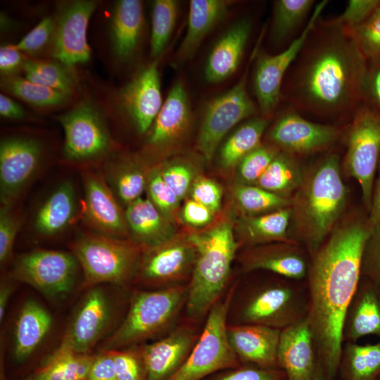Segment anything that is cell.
<instances>
[{
  "mask_svg": "<svg viewBox=\"0 0 380 380\" xmlns=\"http://www.w3.org/2000/svg\"><path fill=\"white\" fill-rule=\"evenodd\" d=\"M312 380H338L329 377L319 367L317 372Z\"/></svg>",
  "mask_w": 380,
  "mask_h": 380,
  "instance_id": "62",
  "label": "cell"
},
{
  "mask_svg": "<svg viewBox=\"0 0 380 380\" xmlns=\"http://www.w3.org/2000/svg\"><path fill=\"white\" fill-rule=\"evenodd\" d=\"M348 190L338 155L331 153L306 175L292 201L298 236L312 255L336 227L346 207Z\"/></svg>",
  "mask_w": 380,
  "mask_h": 380,
  "instance_id": "3",
  "label": "cell"
},
{
  "mask_svg": "<svg viewBox=\"0 0 380 380\" xmlns=\"http://www.w3.org/2000/svg\"><path fill=\"white\" fill-rule=\"evenodd\" d=\"M344 165L359 183L363 201L369 210L376 169L380 156V110L361 104L350 119L346 137Z\"/></svg>",
  "mask_w": 380,
  "mask_h": 380,
  "instance_id": "10",
  "label": "cell"
},
{
  "mask_svg": "<svg viewBox=\"0 0 380 380\" xmlns=\"http://www.w3.org/2000/svg\"><path fill=\"white\" fill-rule=\"evenodd\" d=\"M20 215L13 205H1L0 208V264L4 266L11 259L16 236L20 228Z\"/></svg>",
  "mask_w": 380,
  "mask_h": 380,
  "instance_id": "48",
  "label": "cell"
},
{
  "mask_svg": "<svg viewBox=\"0 0 380 380\" xmlns=\"http://www.w3.org/2000/svg\"><path fill=\"white\" fill-rule=\"evenodd\" d=\"M234 200L245 216H255L288 208L290 200L256 185L239 184L234 189Z\"/></svg>",
  "mask_w": 380,
  "mask_h": 380,
  "instance_id": "43",
  "label": "cell"
},
{
  "mask_svg": "<svg viewBox=\"0 0 380 380\" xmlns=\"http://www.w3.org/2000/svg\"><path fill=\"white\" fill-rule=\"evenodd\" d=\"M87 380H117L111 350H99L94 354Z\"/></svg>",
  "mask_w": 380,
  "mask_h": 380,
  "instance_id": "55",
  "label": "cell"
},
{
  "mask_svg": "<svg viewBox=\"0 0 380 380\" xmlns=\"http://www.w3.org/2000/svg\"><path fill=\"white\" fill-rule=\"evenodd\" d=\"M367 61L363 97H369L380 108V61Z\"/></svg>",
  "mask_w": 380,
  "mask_h": 380,
  "instance_id": "58",
  "label": "cell"
},
{
  "mask_svg": "<svg viewBox=\"0 0 380 380\" xmlns=\"http://www.w3.org/2000/svg\"><path fill=\"white\" fill-rule=\"evenodd\" d=\"M277 361L287 380H312L315 377L319 365L306 317L281 330Z\"/></svg>",
  "mask_w": 380,
  "mask_h": 380,
  "instance_id": "22",
  "label": "cell"
},
{
  "mask_svg": "<svg viewBox=\"0 0 380 380\" xmlns=\"http://www.w3.org/2000/svg\"><path fill=\"white\" fill-rule=\"evenodd\" d=\"M65 66L49 61L27 59L23 70L27 80L70 97L75 91L76 85L74 77Z\"/></svg>",
  "mask_w": 380,
  "mask_h": 380,
  "instance_id": "41",
  "label": "cell"
},
{
  "mask_svg": "<svg viewBox=\"0 0 380 380\" xmlns=\"http://www.w3.org/2000/svg\"><path fill=\"white\" fill-rule=\"evenodd\" d=\"M191 120V109L184 84L177 80L167 96L151 127L148 145L162 150L178 141L187 129Z\"/></svg>",
  "mask_w": 380,
  "mask_h": 380,
  "instance_id": "27",
  "label": "cell"
},
{
  "mask_svg": "<svg viewBox=\"0 0 380 380\" xmlns=\"http://www.w3.org/2000/svg\"><path fill=\"white\" fill-rule=\"evenodd\" d=\"M305 280L277 274L239 287L235 284L227 313L229 324H258L282 330L307 316Z\"/></svg>",
  "mask_w": 380,
  "mask_h": 380,
  "instance_id": "5",
  "label": "cell"
},
{
  "mask_svg": "<svg viewBox=\"0 0 380 380\" xmlns=\"http://www.w3.org/2000/svg\"><path fill=\"white\" fill-rule=\"evenodd\" d=\"M255 49L246 69L238 82L207 104L197 138V146L210 161L227 134L241 121L256 113V106L247 91L249 66L256 55Z\"/></svg>",
  "mask_w": 380,
  "mask_h": 380,
  "instance_id": "11",
  "label": "cell"
},
{
  "mask_svg": "<svg viewBox=\"0 0 380 380\" xmlns=\"http://www.w3.org/2000/svg\"><path fill=\"white\" fill-rule=\"evenodd\" d=\"M159 170L163 180L180 200L191 190L194 183V171L188 164L183 162L170 163Z\"/></svg>",
  "mask_w": 380,
  "mask_h": 380,
  "instance_id": "50",
  "label": "cell"
},
{
  "mask_svg": "<svg viewBox=\"0 0 380 380\" xmlns=\"http://www.w3.org/2000/svg\"><path fill=\"white\" fill-rule=\"evenodd\" d=\"M159 61L141 68L120 93L121 105L140 134L151 127L163 104Z\"/></svg>",
  "mask_w": 380,
  "mask_h": 380,
  "instance_id": "21",
  "label": "cell"
},
{
  "mask_svg": "<svg viewBox=\"0 0 380 380\" xmlns=\"http://www.w3.org/2000/svg\"><path fill=\"white\" fill-rule=\"evenodd\" d=\"M23 380H34L32 375L30 376H28L27 377L26 379H23Z\"/></svg>",
  "mask_w": 380,
  "mask_h": 380,
  "instance_id": "63",
  "label": "cell"
},
{
  "mask_svg": "<svg viewBox=\"0 0 380 380\" xmlns=\"http://www.w3.org/2000/svg\"><path fill=\"white\" fill-rule=\"evenodd\" d=\"M25 60L16 44H5L0 47V70L4 76L14 75L23 66Z\"/></svg>",
  "mask_w": 380,
  "mask_h": 380,
  "instance_id": "57",
  "label": "cell"
},
{
  "mask_svg": "<svg viewBox=\"0 0 380 380\" xmlns=\"http://www.w3.org/2000/svg\"><path fill=\"white\" fill-rule=\"evenodd\" d=\"M80 264L72 253L36 249L18 255L10 277L50 299L65 297L73 289Z\"/></svg>",
  "mask_w": 380,
  "mask_h": 380,
  "instance_id": "9",
  "label": "cell"
},
{
  "mask_svg": "<svg viewBox=\"0 0 380 380\" xmlns=\"http://www.w3.org/2000/svg\"><path fill=\"white\" fill-rule=\"evenodd\" d=\"M1 87L4 91L40 108L59 106L70 98L60 91L15 75L3 76Z\"/></svg>",
  "mask_w": 380,
  "mask_h": 380,
  "instance_id": "39",
  "label": "cell"
},
{
  "mask_svg": "<svg viewBox=\"0 0 380 380\" xmlns=\"http://www.w3.org/2000/svg\"><path fill=\"white\" fill-rule=\"evenodd\" d=\"M96 6L93 1H70L56 19L52 55L64 65L71 67L89 59L91 50L87 33Z\"/></svg>",
  "mask_w": 380,
  "mask_h": 380,
  "instance_id": "19",
  "label": "cell"
},
{
  "mask_svg": "<svg viewBox=\"0 0 380 380\" xmlns=\"http://www.w3.org/2000/svg\"><path fill=\"white\" fill-rule=\"evenodd\" d=\"M235 284L230 286L213 306L189 357L168 380H203L216 372L242 365L231 348L227 334V313Z\"/></svg>",
  "mask_w": 380,
  "mask_h": 380,
  "instance_id": "8",
  "label": "cell"
},
{
  "mask_svg": "<svg viewBox=\"0 0 380 380\" xmlns=\"http://www.w3.org/2000/svg\"><path fill=\"white\" fill-rule=\"evenodd\" d=\"M367 61L350 30L319 20L288 72L291 108L318 117H353L362 104Z\"/></svg>",
  "mask_w": 380,
  "mask_h": 380,
  "instance_id": "2",
  "label": "cell"
},
{
  "mask_svg": "<svg viewBox=\"0 0 380 380\" xmlns=\"http://www.w3.org/2000/svg\"><path fill=\"white\" fill-rule=\"evenodd\" d=\"M241 262L245 272L262 270L300 281L305 279L310 265L294 241L250 247L241 257Z\"/></svg>",
  "mask_w": 380,
  "mask_h": 380,
  "instance_id": "23",
  "label": "cell"
},
{
  "mask_svg": "<svg viewBox=\"0 0 380 380\" xmlns=\"http://www.w3.org/2000/svg\"><path fill=\"white\" fill-rule=\"evenodd\" d=\"M280 333V329L258 324H228L227 329L229 345L240 362L267 369L279 368Z\"/></svg>",
  "mask_w": 380,
  "mask_h": 380,
  "instance_id": "24",
  "label": "cell"
},
{
  "mask_svg": "<svg viewBox=\"0 0 380 380\" xmlns=\"http://www.w3.org/2000/svg\"><path fill=\"white\" fill-rule=\"evenodd\" d=\"M111 350L117 380H146L140 345Z\"/></svg>",
  "mask_w": 380,
  "mask_h": 380,
  "instance_id": "47",
  "label": "cell"
},
{
  "mask_svg": "<svg viewBox=\"0 0 380 380\" xmlns=\"http://www.w3.org/2000/svg\"><path fill=\"white\" fill-rule=\"evenodd\" d=\"M179 2L175 0H156L152 10L150 53L153 60L160 58L175 27Z\"/></svg>",
  "mask_w": 380,
  "mask_h": 380,
  "instance_id": "42",
  "label": "cell"
},
{
  "mask_svg": "<svg viewBox=\"0 0 380 380\" xmlns=\"http://www.w3.org/2000/svg\"><path fill=\"white\" fill-rule=\"evenodd\" d=\"M229 1L191 0L186 34L177 53V61L184 63L195 55L208 33L227 15Z\"/></svg>",
  "mask_w": 380,
  "mask_h": 380,
  "instance_id": "30",
  "label": "cell"
},
{
  "mask_svg": "<svg viewBox=\"0 0 380 380\" xmlns=\"http://www.w3.org/2000/svg\"><path fill=\"white\" fill-rule=\"evenodd\" d=\"M372 225L369 218L346 220L336 225L310 255L305 279L308 297L306 319L319 367L332 379L337 378L343 318L362 277L363 252Z\"/></svg>",
  "mask_w": 380,
  "mask_h": 380,
  "instance_id": "1",
  "label": "cell"
},
{
  "mask_svg": "<svg viewBox=\"0 0 380 380\" xmlns=\"http://www.w3.org/2000/svg\"><path fill=\"white\" fill-rule=\"evenodd\" d=\"M53 319L49 310L34 299L26 300L15 319L12 335V355L15 362L28 359L49 334Z\"/></svg>",
  "mask_w": 380,
  "mask_h": 380,
  "instance_id": "28",
  "label": "cell"
},
{
  "mask_svg": "<svg viewBox=\"0 0 380 380\" xmlns=\"http://www.w3.org/2000/svg\"><path fill=\"white\" fill-rule=\"evenodd\" d=\"M350 32L366 60L380 61V6L365 22Z\"/></svg>",
  "mask_w": 380,
  "mask_h": 380,
  "instance_id": "46",
  "label": "cell"
},
{
  "mask_svg": "<svg viewBox=\"0 0 380 380\" xmlns=\"http://www.w3.org/2000/svg\"><path fill=\"white\" fill-rule=\"evenodd\" d=\"M378 380H380V377L379 378V379H378Z\"/></svg>",
  "mask_w": 380,
  "mask_h": 380,
  "instance_id": "64",
  "label": "cell"
},
{
  "mask_svg": "<svg viewBox=\"0 0 380 380\" xmlns=\"http://www.w3.org/2000/svg\"><path fill=\"white\" fill-rule=\"evenodd\" d=\"M56 19L44 18L33 29L25 35L18 44L17 48L22 52L34 54L40 51L49 41H52Z\"/></svg>",
  "mask_w": 380,
  "mask_h": 380,
  "instance_id": "51",
  "label": "cell"
},
{
  "mask_svg": "<svg viewBox=\"0 0 380 380\" xmlns=\"http://www.w3.org/2000/svg\"><path fill=\"white\" fill-rule=\"evenodd\" d=\"M379 6V0H350L343 12L334 20L351 30L365 22Z\"/></svg>",
  "mask_w": 380,
  "mask_h": 380,
  "instance_id": "53",
  "label": "cell"
},
{
  "mask_svg": "<svg viewBox=\"0 0 380 380\" xmlns=\"http://www.w3.org/2000/svg\"><path fill=\"white\" fill-rule=\"evenodd\" d=\"M143 5L139 0H120L110 20V39L115 56L127 61L134 54L144 27Z\"/></svg>",
  "mask_w": 380,
  "mask_h": 380,
  "instance_id": "32",
  "label": "cell"
},
{
  "mask_svg": "<svg viewBox=\"0 0 380 380\" xmlns=\"http://www.w3.org/2000/svg\"><path fill=\"white\" fill-rule=\"evenodd\" d=\"M291 210L282 208L255 216H245L239 222L241 242L250 247L277 242H291L288 227Z\"/></svg>",
  "mask_w": 380,
  "mask_h": 380,
  "instance_id": "33",
  "label": "cell"
},
{
  "mask_svg": "<svg viewBox=\"0 0 380 380\" xmlns=\"http://www.w3.org/2000/svg\"><path fill=\"white\" fill-rule=\"evenodd\" d=\"M191 198L208 207L213 212L219 210L222 198V189L215 181L198 177L191 188Z\"/></svg>",
  "mask_w": 380,
  "mask_h": 380,
  "instance_id": "54",
  "label": "cell"
},
{
  "mask_svg": "<svg viewBox=\"0 0 380 380\" xmlns=\"http://www.w3.org/2000/svg\"><path fill=\"white\" fill-rule=\"evenodd\" d=\"M117 303L103 285L87 289L64 331L60 346L79 353H92L104 340L115 319Z\"/></svg>",
  "mask_w": 380,
  "mask_h": 380,
  "instance_id": "13",
  "label": "cell"
},
{
  "mask_svg": "<svg viewBox=\"0 0 380 380\" xmlns=\"http://www.w3.org/2000/svg\"><path fill=\"white\" fill-rule=\"evenodd\" d=\"M196 257V249L187 237H175L146 248L138 264L132 284L146 290L188 284Z\"/></svg>",
  "mask_w": 380,
  "mask_h": 380,
  "instance_id": "12",
  "label": "cell"
},
{
  "mask_svg": "<svg viewBox=\"0 0 380 380\" xmlns=\"http://www.w3.org/2000/svg\"><path fill=\"white\" fill-rule=\"evenodd\" d=\"M77 213L73 183H60L40 205L34 218L35 231L44 236H55L68 228Z\"/></svg>",
  "mask_w": 380,
  "mask_h": 380,
  "instance_id": "31",
  "label": "cell"
},
{
  "mask_svg": "<svg viewBox=\"0 0 380 380\" xmlns=\"http://www.w3.org/2000/svg\"><path fill=\"white\" fill-rule=\"evenodd\" d=\"M42 158L41 144L27 137H8L0 144V199L13 205L38 172Z\"/></svg>",
  "mask_w": 380,
  "mask_h": 380,
  "instance_id": "16",
  "label": "cell"
},
{
  "mask_svg": "<svg viewBox=\"0 0 380 380\" xmlns=\"http://www.w3.org/2000/svg\"><path fill=\"white\" fill-rule=\"evenodd\" d=\"M125 217L131 239L145 248L170 241L175 236L172 222L148 198L140 197L127 206Z\"/></svg>",
  "mask_w": 380,
  "mask_h": 380,
  "instance_id": "29",
  "label": "cell"
},
{
  "mask_svg": "<svg viewBox=\"0 0 380 380\" xmlns=\"http://www.w3.org/2000/svg\"><path fill=\"white\" fill-rule=\"evenodd\" d=\"M328 2L322 1L315 6L303 31L286 49L275 55L265 53L258 55L253 75V89L262 117L268 118L278 106L286 73Z\"/></svg>",
  "mask_w": 380,
  "mask_h": 380,
  "instance_id": "14",
  "label": "cell"
},
{
  "mask_svg": "<svg viewBox=\"0 0 380 380\" xmlns=\"http://www.w3.org/2000/svg\"><path fill=\"white\" fill-rule=\"evenodd\" d=\"M268 119L253 117L237 127L222 144L219 162L224 169L237 166L250 152L258 147L267 126Z\"/></svg>",
  "mask_w": 380,
  "mask_h": 380,
  "instance_id": "37",
  "label": "cell"
},
{
  "mask_svg": "<svg viewBox=\"0 0 380 380\" xmlns=\"http://www.w3.org/2000/svg\"><path fill=\"white\" fill-rule=\"evenodd\" d=\"M215 212L193 200H187L182 210V217L184 222L196 227L209 224L214 218Z\"/></svg>",
  "mask_w": 380,
  "mask_h": 380,
  "instance_id": "56",
  "label": "cell"
},
{
  "mask_svg": "<svg viewBox=\"0 0 380 380\" xmlns=\"http://www.w3.org/2000/svg\"><path fill=\"white\" fill-rule=\"evenodd\" d=\"M65 135L63 156L71 162L98 159L109 150L111 139L97 108L82 101L58 117Z\"/></svg>",
  "mask_w": 380,
  "mask_h": 380,
  "instance_id": "15",
  "label": "cell"
},
{
  "mask_svg": "<svg viewBox=\"0 0 380 380\" xmlns=\"http://www.w3.org/2000/svg\"><path fill=\"white\" fill-rule=\"evenodd\" d=\"M203 380H287L279 368L267 369L251 365H241L216 372Z\"/></svg>",
  "mask_w": 380,
  "mask_h": 380,
  "instance_id": "49",
  "label": "cell"
},
{
  "mask_svg": "<svg viewBox=\"0 0 380 380\" xmlns=\"http://www.w3.org/2000/svg\"><path fill=\"white\" fill-rule=\"evenodd\" d=\"M93 353H79L58 346L32 375L34 380H87Z\"/></svg>",
  "mask_w": 380,
  "mask_h": 380,
  "instance_id": "35",
  "label": "cell"
},
{
  "mask_svg": "<svg viewBox=\"0 0 380 380\" xmlns=\"http://www.w3.org/2000/svg\"><path fill=\"white\" fill-rule=\"evenodd\" d=\"M84 208L82 218L93 232L127 239L129 229L123 211L104 177L94 172L82 174Z\"/></svg>",
  "mask_w": 380,
  "mask_h": 380,
  "instance_id": "20",
  "label": "cell"
},
{
  "mask_svg": "<svg viewBox=\"0 0 380 380\" xmlns=\"http://www.w3.org/2000/svg\"><path fill=\"white\" fill-rule=\"evenodd\" d=\"M83 272L81 289L110 284H132L141 257L146 249L132 239L95 232L82 233L70 245Z\"/></svg>",
  "mask_w": 380,
  "mask_h": 380,
  "instance_id": "7",
  "label": "cell"
},
{
  "mask_svg": "<svg viewBox=\"0 0 380 380\" xmlns=\"http://www.w3.org/2000/svg\"><path fill=\"white\" fill-rule=\"evenodd\" d=\"M340 134L336 125L312 122L291 108L277 118L268 137L282 151L296 155L325 149L338 139Z\"/></svg>",
  "mask_w": 380,
  "mask_h": 380,
  "instance_id": "18",
  "label": "cell"
},
{
  "mask_svg": "<svg viewBox=\"0 0 380 380\" xmlns=\"http://www.w3.org/2000/svg\"><path fill=\"white\" fill-rule=\"evenodd\" d=\"M203 325L182 317L164 336L140 345L146 380H168L183 365L198 341Z\"/></svg>",
  "mask_w": 380,
  "mask_h": 380,
  "instance_id": "17",
  "label": "cell"
},
{
  "mask_svg": "<svg viewBox=\"0 0 380 380\" xmlns=\"http://www.w3.org/2000/svg\"><path fill=\"white\" fill-rule=\"evenodd\" d=\"M362 277L380 286V224L372 225L365 245L362 260Z\"/></svg>",
  "mask_w": 380,
  "mask_h": 380,
  "instance_id": "52",
  "label": "cell"
},
{
  "mask_svg": "<svg viewBox=\"0 0 380 380\" xmlns=\"http://www.w3.org/2000/svg\"><path fill=\"white\" fill-rule=\"evenodd\" d=\"M338 380H378L380 377V340L375 343L343 344Z\"/></svg>",
  "mask_w": 380,
  "mask_h": 380,
  "instance_id": "34",
  "label": "cell"
},
{
  "mask_svg": "<svg viewBox=\"0 0 380 380\" xmlns=\"http://www.w3.org/2000/svg\"><path fill=\"white\" fill-rule=\"evenodd\" d=\"M369 219L373 224H380V170L373 189Z\"/></svg>",
  "mask_w": 380,
  "mask_h": 380,
  "instance_id": "60",
  "label": "cell"
},
{
  "mask_svg": "<svg viewBox=\"0 0 380 380\" xmlns=\"http://www.w3.org/2000/svg\"><path fill=\"white\" fill-rule=\"evenodd\" d=\"M186 237L196 257L183 317L203 325L213 306L229 289L232 265L240 244L229 220Z\"/></svg>",
  "mask_w": 380,
  "mask_h": 380,
  "instance_id": "4",
  "label": "cell"
},
{
  "mask_svg": "<svg viewBox=\"0 0 380 380\" xmlns=\"http://www.w3.org/2000/svg\"><path fill=\"white\" fill-rule=\"evenodd\" d=\"M14 290V285L13 282L8 280V278H4L1 281L0 284V322L1 323L6 308L8 303V300Z\"/></svg>",
  "mask_w": 380,
  "mask_h": 380,
  "instance_id": "61",
  "label": "cell"
},
{
  "mask_svg": "<svg viewBox=\"0 0 380 380\" xmlns=\"http://www.w3.org/2000/svg\"><path fill=\"white\" fill-rule=\"evenodd\" d=\"M0 114L2 117L9 119H21L25 116L23 108L14 100L0 94Z\"/></svg>",
  "mask_w": 380,
  "mask_h": 380,
  "instance_id": "59",
  "label": "cell"
},
{
  "mask_svg": "<svg viewBox=\"0 0 380 380\" xmlns=\"http://www.w3.org/2000/svg\"><path fill=\"white\" fill-rule=\"evenodd\" d=\"M304 178L295 156L279 151L255 184L280 197L289 198Z\"/></svg>",
  "mask_w": 380,
  "mask_h": 380,
  "instance_id": "38",
  "label": "cell"
},
{
  "mask_svg": "<svg viewBox=\"0 0 380 380\" xmlns=\"http://www.w3.org/2000/svg\"><path fill=\"white\" fill-rule=\"evenodd\" d=\"M187 296L188 284L132 291L123 318L99 350L122 349L164 336L182 319Z\"/></svg>",
  "mask_w": 380,
  "mask_h": 380,
  "instance_id": "6",
  "label": "cell"
},
{
  "mask_svg": "<svg viewBox=\"0 0 380 380\" xmlns=\"http://www.w3.org/2000/svg\"><path fill=\"white\" fill-rule=\"evenodd\" d=\"M252 27V20L250 18H241L219 38L205 63L204 75L208 82L220 83L236 71L242 60Z\"/></svg>",
  "mask_w": 380,
  "mask_h": 380,
  "instance_id": "26",
  "label": "cell"
},
{
  "mask_svg": "<svg viewBox=\"0 0 380 380\" xmlns=\"http://www.w3.org/2000/svg\"><path fill=\"white\" fill-rule=\"evenodd\" d=\"M368 335L380 338V286L362 277L345 313L341 336L345 343Z\"/></svg>",
  "mask_w": 380,
  "mask_h": 380,
  "instance_id": "25",
  "label": "cell"
},
{
  "mask_svg": "<svg viewBox=\"0 0 380 380\" xmlns=\"http://www.w3.org/2000/svg\"><path fill=\"white\" fill-rule=\"evenodd\" d=\"M148 172L137 160L125 159L110 163L104 178L115 196L127 207L141 197Z\"/></svg>",
  "mask_w": 380,
  "mask_h": 380,
  "instance_id": "36",
  "label": "cell"
},
{
  "mask_svg": "<svg viewBox=\"0 0 380 380\" xmlns=\"http://www.w3.org/2000/svg\"><path fill=\"white\" fill-rule=\"evenodd\" d=\"M275 146L260 145L237 165L238 178L242 184L255 185L279 153Z\"/></svg>",
  "mask_w": 380,
  "mask_h": 380,
  "instance_id": "44",
  "label": "cell"
},
{
  "mask_svg": "<svg viewBox=\"0 0 380 380\" xmlns=\"http://www.w3.org/2000/svg\"><path fill=\"white\" fill-rule=\"evenodd\" d=\"M146 190L150 201L172 222L180 199L163 180L159 168L153 167L149 170Z\"/></svg>",
  "mask_w": 380,
  "mask_h": 380,
  "instance_id": "45",
  "label": "cell"
},
{
  "mask_svg": "<svg viewBox=\"0 0 380 380\" xmlns=\"http://www.w3.org/2000/svg\"><path fill=\"white\" fill-rule=\"evenodd\" d=\"M315 5L313 0H277L274 3L271 39L285 41L302 25Z\"/></svg>",
  "mask_w": 380,
  "mask_h": 380,
  "instance_id": "40",
  "label": "cell"
}]
</instances>
